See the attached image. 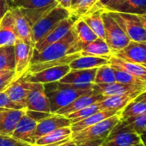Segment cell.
I'll return each instance as SVG.
<instances>
[{"label":"cell","instance_id":"obj_1","mask_svg":"<svg viewBox=\"0 0 146 146\" xmlns=\"http://www.w3.org/2000/svg\"><path fill=\"white\" fill-rule=\"evenodd\" d=\"M94 84H68L60 82L44 84L45 91L50 104L52 113L69 105L80 96L93 92Z\"/></svg>","mask_w":146,"mask_h":146},{"label":"cell","instance_id":"obj_2","mask_svg":"<svg viewBox=\"0 0 146 146\" xmlns=\"http://www.w3.org/2000/svg\"><path fill=\"white\" fill-rule=\"evenodd\" d=\"M81 48L82 44L78 41L74 30L71 29L63 38L47 46L42 51L37 52L34 49L30 65L46 61L58 59L68 54L79 52Z\"/></svg>","mask_w":146,"mask_h":146},{"label":"cell","instance_id":"obj_3","mask_svg":"<svg viewBox=\"0 0 146 146\" xmlns=\"http://www.w3.org/2000/svg\"><path fill=\"white\" fill-rule=\"evenodd\" d=\"M121 120L119 112L79 131L73 132L70 139L75 143H81L88 141L105 139L113 128Z\"/></svg>","mask_w":146,"mask_h":146},{"label":"cell","instance_id":"obj_4","mask_svg":"<svg viewBox=\"0 0 146 146\" xmlns=\"http://www.w3.org/2000/svg\"><path fill=\"white\" fill-rule=\"evenodd\" d=\"M70 15V11L69 10L58 5L51 11L40 18L32 26L35 45L43 40L60 22L67 18Z\"/></svg>","mask_w":146,"mask_h":146},{"label":"cell","instance_id":"obj_5","mask_svg":"<svg viewBox=\"0 0 146 146\" xmlns=\"http://www.w3.org/2000/svg\"><path fill=\"white\" fill-rule=\"evenodd\" d=\"M102 20L104 23V40L111 49L112 53L122 49L131 41L108 11L103 10Z\"/></svg>","mask_w":146,"mask_h":146},{"label":"cell","instance_id":"obj_6","mask_svg":"<svg viewBox=\"0 0 146 146\" xmlns=\"http://www.w3.org/2000/svg\"><path fill=\"white\" fill-rule=\"evenodd\" d=\"M108 11L131 40L146 41V30L137 15L118 11Z\"/></svg>","mask_w":146,"mask_h":146},{"label":"cell","instance_id":"obj_7","mask_svg":"<svg viewBox=\"0 0 146 146\" xmlns=\"http://www.w3.org/2000/svg\"><path fill=\"white\" fill-rule=\"evenodd\" d=\"M141 143L139 134L120 120L103 141L104 146H132Z\"/></svg>","mask_w":146,"mask_h":146},{"label":"cell","instance_id":"obj_8","mask_svg":"<svg viewBox=\"0 0 146 146\" xmlns=\"http://www.w3.org/2000/svg\"><path fill=\"white\" fill-rule=\"evenodd\" d=\"M23 81L29 90L26 108L28 110L52 113L44 84L40 83H31L25 80Z\"/></svg>","mask_w":146,"mask_h":146},{"label":"cell","instance_id":"obj_9","mask_svg":"<svg viewBox=\"0 0 146 146\" xmlns=\"http://www.w3.org/2000/svg\"><path fill=\"white\" fill-rule=\"evenodd\" d=\"M57 5L56 0H25L18 8L32 27L34 23Z\"/></svg>","mask_w":146,"mask_h":146},{"label":"cell","instance_id":"obj_10","mask_svg":"<svg viewBox=\"0 0 146 146\" xmlns=\"http://www.w3.org/2000/svg\"><path fill=\"white\" fill-rule=\"evenodd\" d=\"M70 70V68L69 64H63V65L47 68L33 73L26 72L22 77L25 81L31 82V83H40L44 84H49V83L59 81Z\"/></svg>","mask_w":146,"mask_h":146},{"label":"cell","instance_id":"obj_11","mask_svg":"<svg viewBox=\"0 0 146 146\" xmlns=\"http://www.w3.org/2000/svg\"><path fill=\"white\" fill-rule=\"evenodd\" d=\"M113 56L146 67V41L131 40L125 47L113 52Z\"/></svg>","mask_w":146,"mask_h":146},{"label":"cell","instance_id":"obj_12","mask_svg":"<svg viewBox=\"0 0 146 146\" xmlns=\"http://www.w3.org/2000/svg\"><path fill=\"white\" fill-rule=\"evenodd\" d=\"M79 18H80L79 17L70 12V15L64 20L60 22L43 40L35 43L34 49L37 52H40L47 46H49V45L52 44L53 42H56L58 40H60L61 38H63L72 29L75 23Z\"/></svg>","mask_w":146,"mask_h":146},{"label":"cell","instance_id":"obj_13","mask_svg":"<svg viewBox=\"0 0 146 146\" xmlns=\"http://www.w3.org/2000/svg\"><path fill=\"white\" fill-rule=\"evenodd\" d=\"M71 122L70 120L60 114L57 113H52L48 117L41 119L40 121L38 122L35 131L32 133V141L33 143L40 137L61 127H66V126H70Z\"/></svg>","mask_w":146,"mask_h":146},{"label":"cell","instance_id":"obj_14","mask_svg":"<svg viewBox=\"0 0 146 146\" xmlns=\"http://www.w3.org/2000/svg\"><path fill=\"white\" fill-rule=\"evenodd\" d=\"M16 67L15 74L17 79L23 76L28 71L34 52V46L25 43L20 39H17L15 45Z\"/></svg>","mask_w":146,"mask_h":146},{"label":"cell","instance_id":"obj_15","mask_svg":"<svg viewBox=\"0 0 146 146\" xmlns=\"http://www.w3.org/2000/svg\"><path fill=\"white\" fill-rule=\"evenodd\" d=\"M93 90L95 93L101 94L107 97V96L124 95L132 92H143L144 90H146V86L131 85V84H125L114 82L112 84H94Z\"/></svg>","mask_w":146,"mask_h":146},{"label":"cell","instance_id":"obj_16","mask_svg":"<svg viewBox=\"0 0 146 146\" xmlns=\"http://www.w3.org/2000/svg\"><path fill=\"white\" fill-rule=\"evenodd\" d=\"M27 108H2L0 110V134L11 136Z\"/></svg>","mask_w":146,"mask_h":146},{"label":"cell","instance_id":"obj_17","mask_svg":"<svg viewBox=\"0 0 146 146\" xmlns=\"http://www.w3.org/2000/svg\"><path fill=\"white\" fill-rule=\"evenodd\" d=\"M18 39L11 10L0 20V46H14Z\"/></svg>","mask_w":146,"mask_h":146},{"label":"cell","instance_id":"obj_18","mask_svg":"<svg viewBox=\"0 0 146 146\" xmlns=\"http://www.w3.org/2000/svg\"><path fill=\"white\" fill-rule=\"evenodd\" d=\"M11 11L15 20V27H16L18 39L34 46L35 48V41L33 39L32 27L28 22L27 18L24 17V15L23 14V12L20 11L18 7H12L11 9Z\"/></svg>","mask_w":146,"mask_h":146},{"label":"cell","instance_id":"obj_19","mask_svg":"<svg viewBox=\"0 0 146 146\" xmlns=\"http://www.w3.org/2000/svg\"><path fill=\"white\" fill-rule=\"evenodd\" d=\"M105 98H106V96H104L101 94L95 93L94 91L91 93L84 94V95L78 97L76 100H74L69 105H67V106L60 108L59 110H58L55 113L65 116V115L70 114L73 112H76V111L80 110L84 108H86L88 106H90L92 104L99 102L104 100Z\"/></svg>","mask_w":146,"mask_h":146},{"label":"cell","instance_id":"obj_20","mask_svg":"<svg viewBox=\"0 0 146 146\" xmlns=\"http://www.w3.org/2000/svg\"><path fill=\"white\" fill-rule=\"evenodd\" d=\"M103 10L135 15L146 14V0H120L106 6Z\"/></svg>","mask_w":146,"mask_h":146},{"label":"cell","instance_id":"obj_21","mask_svg":"<svg viewBox=\"0 0 146 146\" xmlns=\"http://www.w3.org/2000/svg\"><path fill=\"white\" fill-rule=\"evenodd\" d=\"M37 124L38 121L25 113L19 120L13 133L11 134V137L17 140L34 144L32 141V133L35 131Z\"/></svg>","mask_w":146,"mask_h":146},{"label":"cell","instance_id":"obj_22","mask_svg":"<svg viewBox=\"0 0 146 146\" xmlns=\"http://www.w3.org/2000/svg\"><path fill=\"white\" fill-rule=\"evenodd\" d=\"M97 68L88 70H70L58 82L68 84H94Z\"/></svg>","mask_w":146,"mask_h":146},{"label":"cell","instance_id":"obj_23","mask_svg":"<svg viewBox=\"0 0 146 146\" xmlns=\"http://www.w3.org/2000/svg\"><path fill=\"white\" fill-rule=\"evenodd\" d=\"M79 52L81 56H96L107 59H109L113 55L112 51L105 40L99 37L91 42L83 44Z\"/></svg>","mask_w":146,"mask_h":146},{"label":"cell","instance_id":"obj_24","mask_svg":"<svg viewBox=\"0 0 146 146\" xmlns=\"http://www.w3.org/2000/svg\"><path fill=\"white\" fill-rule=\"evenodd\" d=\"M5 92L13 102L26 108L29 90L24 84L23 77L11 84V85L5 90Z\"/></svg>","mask_w":146,"mask_h":146},{"label":"cell","instance_id":"obj_25","mask_svg":"<svg viewBox=\"0 0 146 146\" xmlns=\"http://www.w3.org/2000/svg\"><path fill=\"white\" fill-rule=\"evenodd\" d=\"M142 92H132L124 95L107 96L104 100L99 102L101 109H108L120 111L125 105H127L131 101L136 98Z\"/></svg>","mask_w":146,"mask_h":146},{"label":"cell","instance_id":"obj_26","mask_svg":"<svg viewBox=\"0 0 146 146\" xmlns=\"http://www.w3.org/2000/svg\"><path fill=\"white\" fill-rule=\"evenodd\" d=\"M119 111H115V110H108V109H102L100 110L93 114H91L90 116L84 118L79 121H77L75 123H71L70 125V129L73 132H77L79 131L86 127H89L92 125H95L115 113H117Z\"/></svg>","mask_w":146,"mask_h":146},{"label":"cell","instance_id":"obj_27","mask_svg":"<svg viewBox=\"0 0 146 146\" xmlns=\"http://www.w3.org/2000/svg\"><path fill=\"white\" fill-rule=\"evenodd\" d=\"M108 64L116 65L119 67L120 69L124 70L125 71L130 73L131 75L146 82V67L145 66L125 61L113 55L108 59Z\"/></svg>","mask_w":146,"mask_h":146},{"label":"cell","instance_id":"obj_28","mask_svg":"<svg viewBox=\"0 0 146 146\" xmlns=\"http://www.w3.org/2000/svg\"><path fill=\"white\" fill-rule=\"evenodd\" d=\"M108 64V59L96 56H80L69 64L70 70H88Z\"/></svg>","mask_w":146,"mask_h":146},{"label":"cell","instance_id":"obj_29","mask_svg":"<svg viewBox=\"0 0 146 146\" xmlns=\"http://www.w3.org/2000/svg\"><path fill=\"white\" fill-rule=\"evenodd\" d=\"M72 134V131L70 129V126H66V127H61L58 128L40 137H39L33 145L35 146H43V145H47L51 144L56 142L63 141L65 139L70 138Z\"/></svg>","mask_w":146,"mask_h":146},{"label":"cell","instance_id":"obj_30","mask_svg":"<svg viewBox=\"0 0 146 146\" xmlns=\"http://www.w3.org/2000/svg\"><path fill=\"white\" fill-rule=\"evenodd\" d=\"M103 9H99L90 13H87L81 17V18L87 23L91 30L99 38L104 39V23L102 20Z\"/></svg>","mask_w":146,"mask_h":146},{"label":"cell","instance_id":"obj_31","mask_svg":"<svg viewBox=\"0 0 146 146\" xmlns=\"http://www.w3.org/2000/svg\"><path fill=\"white\" fill-rule=\"evenodd\" d=\"M145 113H146V102L143 100H139L137 98H134L119 111L121 120L137 117Z\"/></svg>","mask_w":146,"mask_h":146},{"label":"cell","instance_id":"obj_32","mask_svg":"<svg viewBox=\"0 0 146 146\" xmlns=\"http://www.w3.org/2000/svg\"><path fill=\"white\" fill-rule=\"evenodd\" d=\"M80 52H76V53H72V54H68L65 55L58 59H54L51 61H46L42 63H38L35 64H31L28 70V73H33L36 71H40L47 68L54 67V66H58V65H63V64H69L70 62H72L74 59L78 58L80 57Z\"/></svg>","mask_w":146,"mask_h":146},{"label":"cell","instance_id":"obj_33","mask_svg":"<svg viewBox=\"0 0 146 146\" xmlns=\"http://www.w3.org/2000/svg\"><path fill=\"white\" fill-rule=\"evenodd\" d=\"M72 29L74 30L78 41L82 45L91 42L98 38L97 35L91 30V29L81 17L75 23Z\"/></svg>","mask_w":146,"mask_h":146},{"label":"cell","instance_id":"obj_34","mask_svg":"<svg viewBox=\"0 0 146 146\" xmlns=\"http://www.w3.org/2000/svg\"><path fill=\"white\" fill-rule=\"evenodd\" d=\"M15 46H0V70H15Z\"/></svg>","mask_w":146,"mask_h":146},{"label":"cell","instance_id":"obj_35","mask_svg":"<svg viewBox=\"0 0 146 146\" xmlns=\"http://www.w3.org/2000/svg\"><path fill=\"white\" fill-rule=\"evenodd\" d=\"M114 82H115L114 71L111 64H103L96 69L94 84H112Z\"/></svg>","mask_w":146,"mask_h":146},{"label":"cell","instance_id":"obj_36","mask_svg":"<svg viewBox=\"0 0 146 146\" xmlns=\"http://www.w3.org/2000/svg\"><path fill=\"white\" fill-rule=\"evenodd\" d=\"M115 76V82L125 84H131V85H139V86H146V82L131 75L130 73L125 71L124 70L120 69L116 65L111 64Z\"/></svg>","mask_w":146,"mask_h":146},{"label":"cell","instance_id":"obj_37","mask_svg":"<svg viewBox=\"0 0 146 146\" xmlns=\"http://www.w3.org/2000/svg\"><path fill=\"white\" fill-rule=\"evenodd\" d=\"M99 102H96L95 104H92L90 106L84 108L76 112H73L70 114H67V115H65V117H67L70 120L71 123H75L77 121H79V120H81L84 118H87V117L90 116L91 114L102 110L101 107L99 105Z\"/></svg>","mask_w":146,"mask_h":146},{"label":"cell","instance_id":"obj_38","mask_svg":"<svg viewBox=\"0 0 146 146\" xmlns=\"http://www.w3.org/2000/svg\"><path fill=\"white\" fill-rule=\"evenodd\" d=\"M97 1L98 0H78L74 5H71L70 11L81 17L91 10Z\"/></svg>","mask_w":146,"mask_h":146},{"label":"cell","instance_id":"obj_39","mask_svg":"<svg viewBox=\"0 0 146 146\" xmlns=\"http://www.w3.org/2000/svg\"><path fill=\"white\" fill-rule=\"evenodd\" d=\"M122 121L137 134H140L143 131H146V113L137 117L124 119Z\"/></svg>","mask_w":146,"mask_h":146},{"label":"cell","instance_id":"obj_40","mask_svg":"<svg viewBox=\"0 0 146 146\" xmlns=\"http://www.w3.org/2000/svg\"><path fill=\"white\" fill-rule=\"evenodd\" d=\"M33 144L14 138L11 136L0 134V146H32Z\"/></svg>","mask_w":146,"mask_h":146},{"label":"cell","instance_id":"obj_41","mask_svg":"<svg viewBox=\"0 0 146 146\" xmlns=\"http://www.w3.org/2000/svg\"><path fill=\"white\" fill-rule=\"evenodd\" d=\"M15 80H17L15 70H10L6 74L0 77V92L5 91Z\"/></svg>","mask_w":146,"mask_h":146},{"label":"cell","instance_id":"obj_42","mask_svg":"<svg viewBox=\"0 0 146 146\" xmlns=\"http://www.w3.org/2000/svg\"><path fill=\"white\" fill-rule=\"evenodd\" d=\"M0 108H24L15 102H13L5 91L0 92Z\"/></svg>","mask_w":146,"mask_h":146},{"label":"cell","instance_id":"obj_43","mask_svg":"<svg viewBox=\"0 0 146 146\" xmlns=\"http://www.w3.org/2000/svg\"><path fill=\"white\" fill-rule=\"evenodd\" d=\"M26 113H27L29 117H31L32 119H35V120L38 121V122L52 114V113H49L38 112V111H32V110H28V109H26Z\"/></svg>","mask_w":146,"mask_h":146},{"label":"cell","instance_id":"obj_44","mask_svg":"<svg viewBox=\"0 0 146 146\" xmlns=\"http://www.w3.org/2000/svg\"><path fill=\"white\" fill-rule=\"evenodd\" d=\"M11 8V0H0V20Z\"/></svg>","mask_w":146,"mask_h":146},{"label":"cell","instance_id":"obj_45","mask_svg":"<svg viewBox=\"0 0 146 146\" xmlns=\"http://www.w3.org/2000/svg\"><path fill=\"white\" fill-rule=\"evenodd\" d=\"M113 1H114V0H98V1L96 3V5H94V7L88 13H90V12L95 11L99 10V9H104L105 6H107L108 5H109Z\"/></svg>","mask_w":146,"mask_h":146},{"label":"cell","instance_id":"obj_46","mask_svg":"<svg viewBox=\"0 0 146 146\" xmlns=\"http://www.w3.org/2000/svg\"><path fill=\"white\" fill-rule=\"evenodd\" d=\"M32 146H35V145H32ZM43 146H77V143H75L70 138H69V139H65L63 141L56 142V143L47 144V145H43Z\"/></svg>","mask_w":146,"mask_h":146},{"label":"cell","instance_id":"obj_47","mask_svg":"<svg viewBox=\"0 0 146 146\" xmlns=\"http://www.w3.org/2000/svg\"><path fill=\"white\" fill-rule=\"evenodd\" d=\"M104 139H99V140H94V141H88L81 143H78L77 146H104L103 145Z\"/></svg>","mask_w":146,"mask_h":146},{"label":"cell","instance_id":"obj_48","mask_svg":"<svg viewBox=\"0 0 146 146\" xmlns=\"http://www.w3.org/2000/svg\"><path fill=\"white\" fill-rule=\"evenodd\" d=\"M58 5L70 11L71 6V0H56Z\"/></svg>","mask_w":146,"mask_h":146},{"label":"cell","instance_id":"obj_49","mask_svg":"<svg viewBox=\"0 0 146 146\" xmlns=\"http://www.w3.org/2000/svg\"><path fill=\"white\" fill-rule=\"evenodd\" d=\"M25 0H11L12 7H20Z\"/></svg>","mask_w":146,"mask_h":146},{"label":"cell","instance_id":"obj_50","mask_svg":"<svg viewBox=\"0 0 146 146\" xmlns=\"http://www.w3.org/2000/svg\"><path fill=\"white\" fill-rule=\"evenodd\" d=\"M137 16H138L144 29L146 30V14H142V15H137Z\"/></svg>","mask_w":146,"mask_h":146},{"label":"cell","instance_id":"obj_51","mask_svg":"<svg viewBox=\"0 0 146 146\" xmlns=\"http://www.w3.org/2000/svg\"><path fill=\"white\" fill-rule=\"evenodd\" d=\"M139 137H140L141 143L143 144V146H146V131H144L142 133H140Z\"/></svg>","mask_w":146,"mask_h":146},{"label":"cell","instance_id":"obj_52","mask_svg":"<svg viewBox=\"0 0 146 146\" xmlns=\"http://www.w3.org/2000/svg\"><path fill=\"white\" fill-rule=\"evenodd\" d=\"M136 98H137V99H139V100H143V101L146 102V90H144L143 92L140 93V94H139Z\"/></svg>","mask_w":146,"mask_h":146},{"label":"cell","instance_id":"obj_53","mask_svg":"<svg viewBox=\"0 0 146 146\" xmlns=\"http://www.w3.org/2000/svg\"><path fill=\"white\" fill-rule=\"evenodd\" d=\"M119 1H120V0H114V1H113V2H112V3H110L109 5H112V4L117 3V2H119ZM108 5H107V6H108ZM105 7H106V6H105ZM105 7H104V8H105Z\"/></svg>","mask_w":146,"mask_h":146},{"label":"cell","instance_id":"obj_54","mask_svg":"<svg viewBox=\"0 0 146 146\" xmlns=\"http://www.w3.org/2000/svg\"><path fill=\"white\" fill-rule=\"evenodd\" d=\"M132 146H143V144L142 143H139L137 144H135V145H132Z\"/></svg>","mask_w":146,"mask_h":146},{"label":"cell","instance_id":"obj_55","mask_svg":"<svg viewBox=\"0 0 146 146\" xmlns=\"http://www.w3.org/2000/svg\"><path fill=\"white\" fill-rule=\"evenodd\" d=\"M77 1H78V0H71V5H74ZM70 7H71V6H70Z\"/></svg>","mask_w":146,"mask_h":146},{"label":"cell","instance_id":"obj_56","mask_svg":"<svg viewBox=\"0 0 146 146\" xmlns=\"http://www.w3.org/2000/svg\"><path fill=\"white\" fill-rule=\"evenodd\" d=\"M1 109H2V108H0V110H1Z\"/></svg>","mask_w":146,"mask_h":146}]
</instances>
